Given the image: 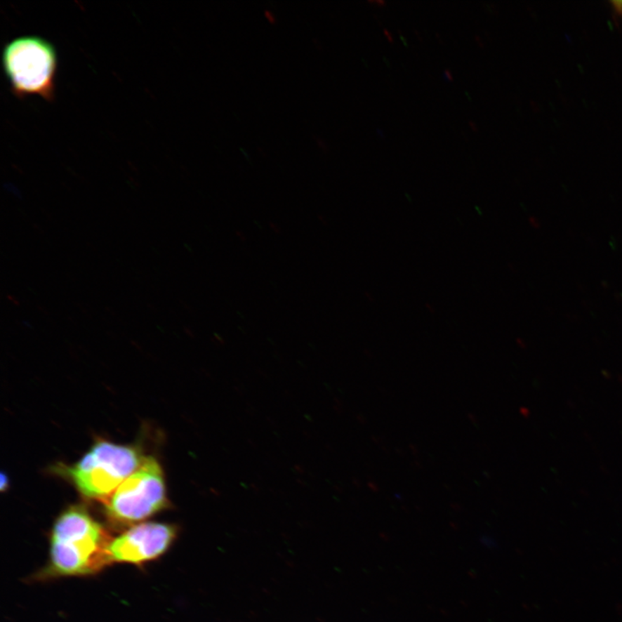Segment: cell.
Returning <instances> with one entry per match:
<instances>
[{"instance_id": "obj_6", "label": "cell", "mask_w": 622, "mask_h": 622, "mask_svg": "<svg viewBox=\"0 0 622 622\" xmlns=\"http://www.w3.org/2000/svg\"><path fill=\"white\" fill-rule=\"evenodd\" d=\"M614 20L618 22L622 18V1H611Z\"/></svg>"}, {"instance_id": "obj_2", "label": "cell", "mask_w": 622, "mask_h": 622, "mask_svg": "<svg viewBox=\"0 0 622 622\" xmlns=\"http://www.w3.org/2000/svg\"><path fill=\"white\" fill-rule=\"evenodd\" d=\"M4 71L18 98L39 96L53 101L58 58L53 44L37 36H24L4 48Z\"/></svg>"}, {"instance_id": "obj_4", "label": "cell", "mask_w": 622, "mask_h": 622, "mask_svg": "<svg viewBox=\"0 0 622 622\" xmlns=\"http://www.w3.org/2000/svg\"><path fill=\"white\" fill-rule=\"evenodd\" d=\"M166 505L162 468L149 456L108 498L106 513L115 522L131 524L149 518Z\"/></svg>"}, {"instance_id": "obj_7", "label": "cell", "mask_w": 622, "mask_h": 622, "mask_svg": "<svg viewBox=\"0 0 622 622\" xmlns=\"http://www.w3.org/2000/svg\"><path fill=\"white\" fill-rule=\"evenodd\" d=\"M265 17L267 18V20L271 22V24H275L276 18L274 16V14L272 13V11H265Z\"/></svg>"}, {"instance_id": "obj_3", "label": "cell", "mask_w": 622, "mask_h": 622, "mask_svg": "<svg viewBox=\"0 0 622 622\" xmlns=\"http://www.w3.org/2000/svg\"><path fill=\"white\" fill-rule=\"evenodd\" d=\"M143 459L133 446L101 441L65 472L82 496L107 499L140 466Z\"/></svg>"}, {"instance_id": "obj_1", "label": "cell", "mask_w": 622, "mask_h": 622, "mask_svg": "<svg viewBox=\"0 0 622 622\" xmlns=\"http://www.w3.org/2000/svg\"><path fill=\"white\" fill-rule=\"evenodd\" d=\"M110 536L81 507H71L56 520L51 536V567L61 575H86L110 563Z\"/></svg>"}, {"instance_id": "obj_9", "label": "cell", "mask_w": 622, "mask_h": 622, "mask_svg": "<svg viewBox=\"0 0 622 622\" xmlns=\"http://www.w3.org/2000/svg\"><path fill=\"white\" fill-rule=\"evenodd\" d=\"M385 35H387V37H388L389 40L391 41V42H392V39L391 37V34H390L389 32L387 31V29H385Z\"/></svg>"}, {"instance_id": "obj_8", "label": "cell", "mask_w": 622, "mask_h": 622, "mask_svg": "<svg viewBox=\"0 0 622 622\" xmlns=\"http://www.w3.org/2000/svg\"><path fill=\"white\" fill-rule=\"evenodd\" d=\"M444 74H445L446 77L449 79V80H452V74L451 73V71L445 70Z\"/></svg>"}, {"instance_id": "obj_5", "label": "cell", "mask_w": 622, "mask_h": 622, "mask_svg": "<svg viewBox=\"0 0 622 622\" xmlns=\"http://www.w3.org/2000/svg\"><path fill=\"white\" fill-rule=\"evenodd\" d=\"M175 527L166 524L145 523L131 528L108 546L111 561L140 564L162 555L176 537Z\"/></svg>"}]
</instances>
